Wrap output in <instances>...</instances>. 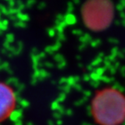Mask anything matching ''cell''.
Returning <instances> with one entry per match:
<instances>
[{
    "label": "cell",
    "instance_id": "cell-2",
    "mask_svg": "<svg viewBox=\"0 0 125 125\" xmlns=\"http://www.w3.org/2000/svg\"><path fill=\"white\" fill-rule=\"evenodd\" d=\"M114 7L108 1H91L82 7V17L85 25L92 30H103L111 24Z\"/></svg>",
    "mask_w": 125,
    "mask_h": 125
},
{
    "label": "cell",
    "instance_id": "cell-1",
    "mask_svg": "<svg viewBox=\"0 0 125 125\" xmlns=\"http://www.w3.org/2000/svg\"><path fill=\"white\" fill-rule=\"evenodd\" d=\"M91 113L99 125H120L125 120V96L113 88L97 91L91 102Z\"/></svg>",
    "mask_w": 125,
    "mask_h": 125
},
{
    "label": "cell",
    "instance_id": "cell-3",
    "mask_svg": "<svg viewBox=\"0 0 125 125\" xmlns=\"http://www.w3.org/2000/svg\"><path fill=\"white\" fill-rule=\"evenodd\" d=\"M16 97L8 84L0 82V123L8 118L16 108Z\"/></svg>",
    "mask_w": 125,
    "mask_h": 125
}]
</instances>
